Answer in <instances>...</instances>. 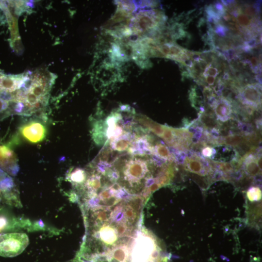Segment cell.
<instances>
[{"label": "cell", "instance_id": "cell-1", "mask_svg": "<svg viewBox=\"0 0 262 262\" xmlns=\"http://www.w3.org/2000/svg\"><path fill=\"white\" fill-rule=\"evenodd\" d=\"M29 240L24 233L0 234V256L13 257L21 254L29 245Z\"/></svg>", "mask_w": 262, "mask_h": 262}, {"label": "cell", "instance_id": "cell-2", "mask_svg": "<svg viewBox=\"0 0 262 262\" xmlns=\"http://www.w3.org/2000/svg\"><path fill=\"white\" fill-rule=\"evenodd\" d=\"M162 19L163 16L158 12L140 11L131 19V30L137 34L143 33L157 28Z\"/></svg>", "mask_w": 262, "mask_h": 262}, {"label": "cell", "instance_id": "cell-3", "mask_svg": "<svg viewBox=\"0 0 262 262\" xmlns=\"http://www.w3.org/2000/svg\"><path fill=\"white\" fill-rule=\"evenodd\" d=\"M19 132L26 141L37 144L42 142L47 135L45 123L37 119H31L23 123L19 128Z\"/></svg>", "mask_w": 262, "mask_h": 262}, {"label": "cell", "instance_id": "cell-4", "mask_svg": "<svg viewBox=\"0 0 262 262\" xmlns=\"http://www.w3.org/2000/svg\"><path fill=\"white\" fill-rule=\"evenodd\" d=\"M147 171L146 161L141 159H133L129 161L124 167V179L131 184L138 183Z\"/></svg>", "mask_w": 262, "mask_h": 262}, {"label": "cell", "instance_id": "cell-5", "mask_svg": "<svg viewBox=\"0 0 262 262\" xmlns=\"http://www.w3.org/2000/svg\"><path fill=\"white\" fill-rule=\"evenodd\" d=\"M0 167L13 176L16 175L19 169L16 155L4 145H0Z\"/></svg>", "mask_w": 262, "mask_h": 262}, {"label": "cell", "instance_id": "cell-6", "mask_svg": "<svg viewBox=\"0 0 262 262\" xmlns=\"http://www.w3.org/2000/svg\"><path fill=\"white\" fill-rule=\"evenodd\" d=\"M239 97L242 103L257 108L261 102L260 86L257 84H247L241 90Z\"/></svg>", "mask_w": 262, "mask_h": 262}, {"label": "cell", "instance_id": "cell-7", "mask_svg": "<svg viewBox=\"0 0 262 262\" xmlns=\"http://www.w3.org/2000/svg\"><path fill=\"white\" fill-rule=\"evenodd\" d=\"M152 146L148 141L147 136L136 138L128 149V152L133 155L143 156L152 154Z\"/></svg>", "mask_w": 262, "mask_h": 262}, {"label": "cell", "instance_id": "cell-8", "mask_svg": "<svg viewBox=\"0 0 262 262\" xmlns=\"http://www.w3.org/2000/svg\"><path fill=\"white\" fill-rule=\"evenodd\" d=\"M93 237L96 239H100L104 244L107 246H115L118 235L116 229L112 225L105 223L99 229L98 231L94 232Z\"/></svg>", "mask_w": 262, "mask_h": 262}, {"label": "cell", "instance_id": "cell-9", "mask_svg": "<svg viewBox=\"0 0 262 262\" xmlns=\"http://www.w3.org/2000/svg\"><path fill=\"white\" fill-rule=\"evenodd\" d=\"M27 76H0V91L13 92L20 89Z\"/></svg>", "mask_w": 262, "mask_h": 262}, {"label": "cell", "instance_id": "cell-10", "mask_svg": "<svg viewBox=\"0 0 262 262\" xmlns=\"http://www.w3.org/2000/svg\"><path fill=\"white\" fill-rule=\"evenodd\" d=\"M136 138L135 134L125 131L119 137L111 139L110 145L113 149L122 152L127 150Z\"/></svg>", "mask_w": 262, "mask_h": 262}, {"label": "cell", "instance_id": "cell-11", "mask_svg": "<svg viewBox=\"0 0 262 262\" xmlns=\"http://www.w3.org/2000/svg\"><path fill=\"white\" fill-rule=\"evenodd\" d=\"M214 110L217 118L223 122L227 121L232 113L230 102L224 98L214 101Z\"/></svg>", "mask_w": 262, "mask_h": 262}, {"label": "cell", "instance_id": "cell-12", "mask_svg": "<svg viewBox=\"0 0 262 262\" xmlns=\"http://www.w3.org/2000/svg\"><path fill=\"white\" fill-rule=\"evenodd\" d=\"M66 179L72 184L77 187L82 186L87 178L85 170L80 168L72 169L67 173Z\"/></svg>", "mask_w": 262, "mask_h": 262}, {"label": "cell", "instance_id": "cell-13", "mask_svg": "<svg viewBox=\"0 0 262 262\" xmlns=\"http://www.w3.org/2000/svg\"><path fill=\"white\" fill-rule=\"evenodd\" d=\"M136 120L156 135L160 137H162L164 131V126L156 123L151 119L142 115H138Z\"/></svg>", "mask_w": 262, "mask_h": 262}, {"label": "cell", "instance_id": "cell-14", "mask_svg": "<svg viewBox=\"0 0 262 262\" xmlns=\"http://www.w3.org/2000/svg\"><path fill=\"white\" fill-rule=\"evenodd\" d=\"M202 159L197 156L186 157L184 165L189 171L195 173H201L203 171V164Z\"/></svg>", "mask_w": 262, "mask_h": 262}, {"label": "cell", "instance_id": "cell-15", "mask_svg": "<svg viewBox=\"0 0 262 262\" xmlns=\"http://www.w3.org/2000/svg\"><path fill=\"white\" fill-rule=\"evenodd\" d=\"M236 15V20L238 24L243 29H246L247 33H250L249 30H252L254 27L252 25V19L251 17H248V16L242 12L240 9H238L235 12Z\"/></svg>", "mask_w": 262, "mask_h": 262}, {"label": "cell", "instance_id": "cell-16", "mask_svg": "<svg viewBox=\"0 0 262 262\" xmlns=\"http://www.w3.org/2000/svg\"><path fill=\"white\" fill-rule=\"evenodd\" d=\"M225 144L228 146L239 147H244V146L248 147L247 140L242 135H231L228 136L223 140Z\"/></svg>", "mask_w": 262, "mask_h": 262}, {"label": "cell", "instance_id": "cell-17", "mask_svg": "<svg viewBox=\"0 0 262 262\" xmlns=\"http://www.w3.org/2000/svg\"><path fill=\"white\" fill-rule=\"evenodd\" d=\"M152 154H155L165 160L172 161L174 159V157L168 147L161 144H158L152 147Z\"/></svg>", "mask_w": 262, "mask_h": 262}, {"label": "cell", "instance_id": "cell-18", "mask_svg": "<svg viewBox=\"0 0 262 262\" xmlns=\"http://www.w3.org/2000/svg\"><path fill=\"white\" fill-rule=\"evenodd\" d=\"M161 137L169 146L175 147L176 136L174 128L164 126V131Z\"/></svg>", "mask_w": 262, "mask_h": 262}, {"label": "cell", "instance_id": "cell-19", "mask_svg": "<svg viewBox=\"0 0 262 262\" xmlns=\"http://www.w3.org/2000/svg\"><path fill=\"white\" fill-rule=\"evenodd\" d=\"M246 166L247 171L251 174H256L259 170L258 162L255 160L256 158L252 154H250L246 157Z\"/></svg>", "mask_w": 262, "mask_h": 262}, {"label": "cell", "instance_id": "cell-20", "mask_svg": "<svg viewBox=\"0 0 262 262\" xmlns=\"http://www.w3.org/2000/svg\"><path fill=\"white\" fill-rule=\"evenodd\" d=\"M201 121L203 125L209 130H216L219 127L217 121L210 115H202Z\"/></svg>", "mask_w": 262, "mask_h": 262}, {"label": "cell", "instance_id": "cell-21", "mask_svg": "<svg viewBox=\"0 0 262 262\" xmlns=\"http://www.w3.org/2000/svg\"><path fill=\"white\" fill-rule=\"evenodd\" d=\"M127 221L133 223L137 217V212L133 208L129 203L127 204L124 209Z\"/></svg>", "mask_w": 262, "mask_h": 262}, {"label": "cell", "instance_id": "cell-22", "mask_svg": "<svg viewBox=\"0 0 262 262\" xmlns=\"http://www.w3.org/2000/svg\"><path fill=\"white\" fill-rule=\"evenodd\" d=\"M115 191L116 190H115L112 186H110L102 190L98 196L99 198L100 201H104L115 196Z\"/></svg>", "mask_w": 262, "mask_h": 262}, {"label": "cell", "instance_id": "cell-23", "mask_svg": "<svg viewBox=\"0 0 262 262\" xmlns=\"http://www.w3.org/2000/svg\"><path fill=\"white\" fill-rule=\"evenodd\" d=\"M112 166V164L108 162L100 160L96 165L97 171L103 175H105L107 171Z\"/></svg>", "mask_w": 262, "mask_h": 262}, {"label": "cell", "instance_id": "cell-24", "mask_svg": "<svg viewBox=\"0 0 262 262\" xmlns=\"http://www.w3.org/2000/svg\"><path fill=\"white\" fill-rule=\"evenodd\" d=\"M115 196L120 200H130L132 196L127 189L121 187L115 191Z\"/></svg>", "mask_w": 262, "mask_h": 262}, {"label": "cell", "instance_id": "cell-25", "mask_svg": "<svg viewBox=\"0 0 262 262\" xmlns=\"http://www.w3.org/2000/svg\"><path fill=\"white\" fill-rule=\"evenodd\" d=\"M218 74V70L215 67L211 66H208L206 67L205 71L203 73V76L204 77L207 76H212L215 77Z\"/></svg>", "mask_w": 262, "mask_h": 262}, {"label": "cell", "instance_id": "cell-26", "mask_svg": "<svg viewBox=\"0 0 262 262\" xmlns=\"http://www.w3.org/2000/svg\"><path fill=\"white\" fill-rule=\"evenodd\" d=\"M13 225L6 217L0 216V232L9 229L10 226Z\"/></svg>", "mask_w": 262, "mask_h": 262}, {"label": "cell", "instance_id": "cell-27", "mask_svg": "<svg viewBox=\"0 0 262 262\" xmlns=\"http://www.w3.org/2000/svg\"><path fill=\"white\" fill-rule=\"evenodd\" d=\"M107 175L108 178L110 180L115 182L119 178V172L116 169H109L106 172V174Z\"/></svg>", "mask_w": 262, "mask_h": 262}, {"label": "cell", "instance_id": "cell-28", "mask_svg": "<svg viewBox=\"0 0 262 262\" xmlns=\"http://www.w3.org/2000/svg\"><path fill=\"white\" fill-rule=\"evenodd\" d=\"M128 226L126 223L118 224L116 227V232L118 236H123L127 232Z\"/></svg>", "mask_w": 262, "mask_h": 262}, {"label": "cell", "instance_id": "cell-29", "mask_svg": "<svg viewBox=\"0 0 262 262\" xmlns=\"http://www.w3.org/2000/svg\"><path fill=\"white\" fill-rule=\"evenodd\" d=\"M214 149L209 147H206L202 150V155L206 157L209 158L212 156L213 154Z\"/></svg>", "mask_w": 262, "mask_h": 262}, {"label": "cell", "instance_id": "cell-30", "mask_svg": "<svg viewBox=\"0 0 262 262\" xmlns=\"http://www.w3.org/2000/svg\"><path fill=\"white\" fill-rule=\"evenodd\" d=\"M9 103L7 101L0 98V113L6 111L8 108Z\"/></svg>", "mask_w": 262, "mask_h": 262}, {"label": "cell", "instance_id": "cell-31", "mask_svg": "<svg viewBox=\"0 0 262 262\" xmlns=\"http://www.w3.org/2000/svg\"><path fill=\"white\" fill-rule=\"evenodd\" d=\"M155 179L152 177L147 178L145 181V188H148L154 183H155Z\"/></svg>", "mask_w": 262, "mask_h": 262}, {"label": "cell", "instance_id": "cell-32", "mask_svg": "<svg viewBox=\"0 0 262 262\" xmlns=\"http://www.w3.org/2000/svg\"><path fill=\"white\" fill-rule=\"evenodd\" d=\"M205 78L206 83H207L210 85H213L215 81V77L212 76H207Z\"/></svg>", "mask_w": 262, "mask_h": 262}, {"label": "cell", "instance_id": "cell-33", "mask_svg": "<svg viewBox=\"0 0 262 262\" xmlns=\"http://www.w3.org/2000/svg\"><path fill=\"white\" fill-rule=\"evenodd\" d=\"M250 64L253 67H256L258 66V62L256 57H253L250 60Z\"/></svg>", "mask_w": 262, "mask_h": 262}, {"label": "cell", "instance_id": "cell-34", "mask_svg": "<svg viewBox=\"0 0 262 262\" xmlns=\"http://www.w3.org/2000/svg\"><path fill=\"white\" fill-rule=\"evenodd\" d=\"M67 262H86L83 261L79 259L78 258L75 257V258H74L73 259H72L71 260H70V261H68Z\"/></svg>", "mask_w": 262, "mask_h": 262}]
</instances>
